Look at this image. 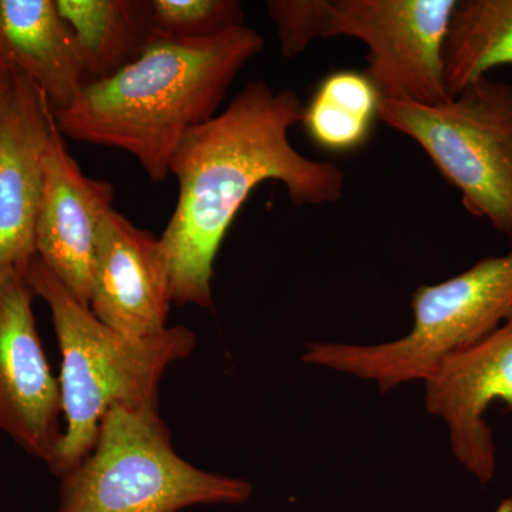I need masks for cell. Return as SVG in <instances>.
Wrapping results in <instances>:
<instances>
[{
	"label": "cell",
	"mask_w": 512,
	"mask_h": 512,
	"mask_svg": "<svg viewBox=\"0 0 512 512\" xmlns=\"http://www.w3.org/2000/svg\"><path fill=\"white\" fill-rule=\"evenodd\" d=\"M302 114L293 90L275 92L259 80L180 141L170 163L180 194L160 237L173 303L210 308L215 258L258 185L279 181L295 205L342 200L345 171L292 146L289 131L302 123Z\"/></svg>",
	"instance_id": "1"
},
{
	"label": "cell",
	"mask_w": 512,
	"mask_h": 512,
	"mask_svg": "<svg viewBox=\"0 0 512 512\" xmlns=\"http://www.w3.org/2000/svg\"><path fill=\"white\" fill-rule=\"evenodd\" d=\"M264 46L245 25L204 40L154 33L136 62L87 83L53 113L57 128L73 140L127 151L158 183L187 131L217 116L239 72Z\"/></svg>",
	"instance_id": "2"
},
{
	"label": "cell",
	"mask_w": 512,
	"mask_h": 512,
	"mask_svg": "<svg viewBox=\"0 0 512 512\" xmlns=\"http://www.w3.org/2000/svg\"><path fill=\"white\" fill-rule=\"evenodd\" d=\"M33 292L45 299L62 353L60 393L66 429L50 470L62 478L93 450L111 409L158 410L165 370L197 345L185 326L130 336L101 323L35 256L25 269Z\"/></svg>",
	"instance_id": "3"
},
{
	"label": "cell",
	"mask_w": 512,
	"mask_h": 512,
	"mask_svg": "<svg viewBox=\"0 0 512 512\" xmlns=\"http://www.w3.org/2000/svg\"><path fill=\"white\" fill-rule=\"evenodd\" d=\"M252 485L178 456L158 410L116 407L93 450L62 477L59 512H180L192 505L244 504Z\"/></svg>",
	"instance_id": "4"
},
{
	"label": "cell",
	"mask_w": 512,
	"mask_h": 512,
	"mask_svg": "<svg viewBox=\"0 0 512 512\" xmlns=\"http://www.w3.org/2000/svg\"><path fill=\"white\" fill-rule=\"evenodd\" d=\"M412 311L413 328L403 338L377 345L312 342L302 360L369 380L382 393L424 382L446 357L512 318V251L487 256L440 284L420 286Z\"/></svg>",
	"instance_id": "5"
},
{
	"label": "cell",
	"mask_w": 512,
	"mask_h": 512,
	"mask_svg": "<svg viewBox=\"0 0 512 512\" xmlns=\"http://www.w3.org/2000/svg\"><path fill=\"white\" fill-rule=\"evenodd\" d=\"M379 120L426 151L468 214L512 237V83L481 77L436 106L382 100Z\"/></svg>",
	"instance_id": "6"
},
{
	"label": "cell",
	"mask_w": 512,
	"mask_h": 512,
	"mask_svg": "<svg viewBox=\"0 0 512 512\" xmlns=\"http://www.w3.org/2000/svg\"><path fill=\"white\" fill-rule=\"evenodd\" d=\"M456 0H330L326 37L367 47V79L380 99L436 106L451 99L443 50Z\"/></svg>",
	"instance_id": "7"
},
{
	"label": "cell",
	"mask_w": 512,
	"mask_h": 512,
	"mask_svg": "<svg viewBox=\"0 0 512 512\" xmlns=\"http://www.w3.org/2000/svg\"><path fill=\"white\" fill-rule=\"evenodd\" d=\"M25 271H0V431L52 466L62 441L59 380L37 333Z\"/></svg>",
	"instance_id": "8"
},
{
	"label": "cell",
	"mask_w": 512,
	"mask_h": 512,
	"mask_svg": "<svg viewBox=\"0 0 512 512\" xmlns=\"http://www.w3.org/2000/svg\"><path fill=\"white\" fill-rule=\"evenodd\" d=\"M423 383L427 413L446 424L453 456L481 484L490 483L497 448L485 416L495 402L512 410V318L446 357Z\"/></svg>",
	"instance_id": "9"
},
{
	"label": "cell",
	"mask_w": 512,
	"mask_h": 512,
	"mask_svg": "<svg viewBox=\"0 0 512 512\" xmlns=\"http://www.w3.org/2000/svg\"><path fill=\"white\" fill-rule=\"evenodd\" d=\"M171 305L160 238L111 208L97 231L90 312L124 335L150 336L168 328Z\"/></svg>",
	"instance_id": "10"
},
{
	"label": "cell",
	"mask_w": 512,
	"mask_h": 512,
	"mask_svg": "<svg viewBox=\"0 0 512 512\" xmlns=\"http://www.w3.org/2000/svg\"><path fill=\"white\" fill-rule=\"evenodd\" d=\"M53 124L45 93L13 72L12 89L0 111V271H25L36 256V222Z\"/></svg>",
	"instance_id": "11"
},
{
	"label": "cell",
	"mask_w": 512,
	"mask_h": 512,
	"mask_svg": "<svg viewBox=\"0 0 512 512\" xmlns=\"http://www.w3.org/2000/svg\"><path fill=\"white\" fill-rule=\"evenodd\" d=\"M113 198L109 181L87 177L70 156L55 120L36 222V255L84 308H89L97 231Z\"/></svg>",
	"instance_id": "12"
},
{
	"label": "cell",
	"mask_w": 512,
	"mask_h": 512,
	"mask_svg": "<svg viewBox=\"0 0 512 512\" xmlns=\"http://www.w3.org/2000/svg\"><path fill=\"white\" fill-rule=\"evenodd\" d=\"M0 70L32 80L53 113L82 92L87 84L82 53L55 0H0Z\"/></svg>",
	"instance_id": "13"
},
{
	"label": "cell",
	"mask_w": 512,
	"mask_h": 512,
	"mask_svg": "<svg viewBox=\"0 0 512 512\" xmlns=\"http://www.w3.org/2000/svg\"><path fill=\"white\" fill-rule=\"evenodd\" d=\"M69 23L87 83L107 79L136 62L153 39L151 0H55Z\"/></svg>",
	"instance_id": "14"
},
{
	"label": "cell",
	"mask_w": 512,
	"mask_h": 512,
	"mask_svg": "<svg viewBox=\"0 0 512 512\" xmlns=\"http://www.w3.org/2000/svg\"><path fill=\"white\" fill-rule=\"evenodd\" d=\"M448 96L512 66V0H456L443 50Z\"/></svg>",
	"instance_id": "15"
},
{
	"label": "cell",
	"mask_w": 512,
	"mask_h": 512,
	"mask_svg": "<svg viewBox=\"0 0 512 512\" xmlns=\"http://www.w3.org/2000/svg\"><path fill=\"white\" fill-rule=\"evenodd\" d=\"M380 101L365 73L340 70L320 82L303 107L302 123L319 147L346 153L366 143L379 119Z\"/></svg>",
	"instance_id": "16"
},
{
	"label": "cell",
	"mask_w": 512,
	"mask_h": 512,
	"mask_svg": "<svg viewBox=\"0 0 512 512\" xmlns=\"http://www.w3.org/2000/svg\"><path fill=\"white\" fill-rule=\"evenodd\" d=\"M156 35L181 40H204L244 25L237 0H151Z\"/></svg>",
	"instance_id": "17"
},
{
	"label": "cell",
	"mask_w": 512,
	"mask_h": 512,
	"mask_svg": "<svg viewBox=\"0 0 512 512\" xmlns=\"http://www.w3.org/2000/svg\"><path fill=\"white\" fill-rule=\"evenodd\" d=\"M330 0H269V18L285 57L302 55L313 40L326 39Z\"/></svg>",
	"instance_id": "18"
},
{
	"label": "cell",
	"mask_w": 512,
	"mask_h": 512,
	"mask_svg": "<svg viewBox=\"0 0 512 512\" xmlns=\"http://www.w3.org/2000/svg\"><path fill=\"white\" fill-rule=\"evenodd\" d=\"M13 73H3L0 70V111H2L3 104L8 99L10 89H12Z\"/></svg>",
	"instance_id": "19"
}]
</instances>
